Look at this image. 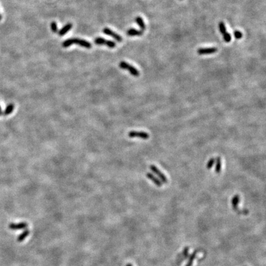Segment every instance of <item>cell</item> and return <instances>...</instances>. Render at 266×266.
I'll list each match as a JSON object with an SVG mask.
<instances>
[{
  "label": "cell",
  "instance_id": "cell-1",
  "mask_svg": "<svg viewBox=\"0 0 266 266\" xmlns=\"http://www.w3.org/2000/svg\"><path fill=\"white\" fill-rule=\"evenodd\" d=\"M73 44H77L79 46L89 49L92 47L91 42H89L79 38H70L67 39L62 42V46L63 47H68Z\"/></svg>",
  "mask_w": 266,
  "mask_h": 266
},
{
  "label": "cell",
  "instance_id": "cell-2",
  "mask_svg": "<svg viewBox=\"0 0 266 266\" xmlns=\"http://www.w3.org/2000/svg\"><path fill=\"white\" fill-rule=\"evenodd\" d=\"M119 67L123 69V70H126L128 71L130 73L131 75L132 76L137 77L140 75V72L136 68L132 66L130 64V63H127L125 61L121 62L119 64Z\"/></svg>",
  "mask_w": 266,
  "mask_h": 266
},
{
  "label": "cell",
  "instance_id": "cell-3",
  "mask_svg": "<svg viewBox=\"0 0 266 266\" xmlns=\"http://www.w3.org/2000/svg\"><path fill=\"white\" fill-rule=\"evenodd\" d=\"M150 169L153 173H155L159 178V179L161 180L162 183H164V184L168 183V180L166 177V175H164L156 166L153 165V164H152V165L150 166Z\"/></svg>",
  "mask_w": 266,
  "mask_h": 266
},
{
  "label": "cell",
  "instance_id": "cell-4",
  "mask_svg": "<svg viewBox=\"0 0 266 266\" xmlns=\"http://www.w3.org/2000/svg\"><path fill=\"white\" fill-rule=\"evenodd\" d=\"M128 136L130 138H134L138 137L141 138L143 140H147L149 138L150 136L146 132L143 131H132L128 133Z\"/></svg>",
  "mask_w": 266,
  "mask_h": 266
},
{
  "label": "cell",
  "instance_id": "cell-5",
  "mask_svg": "<svg viewBox=\"0 0 266 266\" xmlns=\"http://www.w3.org/2000/svg\"><path fill=\"white\" fill-rule=\"evenodd\" d=\"M94 42L97 45H106L107 46L109 47L110 48H114L116 46V43L114 41H110V40H106L103 38H96L94 40Z\"/></svg>",
  "mask_w": 266,
  "mask_h": 266
},
{
  "label": "cell",
  "instance_id": "cell-6",
  "mask_svg": "<svg viewBox=\"0 0 266 266\" xmlns=\"http://www.w3.org/2000/svg\"><path fill=\"white\" fill-rule=\"evenodd\" d=\"M217 51V48L215 47H205V48H199L197 50V53L199 55H206L213 54Z\"/></svg>",
  "mask_w": 266,
  "mask_h": 266
},
{
  "label": "cell",
  "instance_id": "cell-7",
  "mask_svg": "<svg viewBox=\"0 0 266 266\" xmlns=\"http://www.w3.org/2000/svg\"><path fill=\"white\" fill-rule=\"evenodd\" d=\"M103 32L105 34V35H109V36H110L112 37V38H114L115 40H116L117 41H118V42H121L122 40H123V39H122V37L119 35L118 34H117L116 33L114 32V31H113L111 30H110V29L109 28H105L103 29L102 30Z\"/></svg>",
  "mask_w": 266,
  "mask_h": 266
},
{
  "label": "cell",
  "instance_id": "cell-8",
  "mask_svg": "<svg viewBox=\"0 0 266 266\" xmlns=\"http://www.w3.org/2000/svg\"><path fill=\"white\" fill-rule=\"evenodd\" d=\"M28 224L27 223H26L25 222H20L18 223V224H15V223H11L9 225V228L10 230H21L23 229V228H25L27 227Z\"/></svg>",
  "mask_w": 266,
  "mask_h": 266
},
{
  "label": "cell",
  "instance_id": "cell-9",
  "mask_svg": "<svg viewBox=\"0 0 266 266\" xmlns=\"http://www.w3.org/2000/svg\"><path fill=\"white\" fill-rule=\"evenodd\" d=\"M146 177L148 179H150L152 182H153L154 184L156 185L157 186H158V187H162V186L163 183L162 182L161 180H159V179H158L157 178H156L152 173H147L146 174Z\"/></svg>",
  "mask_w": 266,
  "mask_h": 266
},
{
  "label": "cell",
  "instance_id": "cell-10",
  "mask_svg": "<svg viewBox=\"0 0 266 266\" xmlns=\"http://www.w3.org/2000/svg\"><path fill=\"white\" fill-rule=\"evenodd\" d=\"M127 36H142L143 35V31L138 30L135 29H130L126 31Z\"/></svg>",
  "mask_w": 266,
  "mask_h": 266
},
{
  "label": "cell",
  "instance_id": "cell-11",
  "mask_svg": "<svg viewBox=\"0 0 266 266\" xmlns=\"http://www.w3.org/2000/svg\"><path fill=\"white\" fill-rule=\"evenodd\" d=\"M72 26H73V25L71 23H68V24H66L64 26H63V27H62L59 30V31H58V35H60V36L65 35L68 31H70L72 29Z\"/></svg>",
  "mask_w": 266,
  "mask_h": 266
},
{
  "label": "cell",
  "instance_id": "cell-12",
  "mask_svg": "<svg viewBox=\"0 0 266 266\" xmlns=\"http://www.w3.org/2000/svg\"><path fill=\"white\" fill-rule=\"evenodd\" d=\"M216 166H215V172L217 174L220 173L222 168V161L220 157H217L215 159Z\"/></svg>",
  "mask_w": 266,
  "mask_h": 266
},
{
  "label": "cell",
  "instance_id": "cell-13",
  "mask_svg": "<svg viewBox=\"0 0 266 266\" xmlns=\"http://www.w3.org/2000/svg\"><path fill=\"white\" fill-rule=\"evenodd\" d=\"M239 202H240V196L238 195H235L232 200V205L233 209L235 211L238 210V206Z\"/></svg>",
  "mask_w": 266,
  "mask_h": 266
},
{
  "label": "cell",
  "instance_id": "cell-14",
  "mask_svg": "<svg viewBox=\"0 0 266 266\" xmlns=\"http://www.w3.org/2000/svg\"><path fill=\"white\" fill-rule=\"evenodd\" d=\"M14 110V105L13 104H10L7 106V107L6 109L4 110V111H3L2 116H7L10 114H11L13 113V111Z\"/></svg>",
  "mask_w": 266,
  "mask_h": 266
},
{
  "label": "cell",
  "instance_id": "cell-15",
  "mask_svg": "<svg viewBox=\"0 0 266 266\" xmlns=\"http://www.w3.org/2000/svg\"><path fill=\"white\" fill-rule=\"evenodd\" d=\"M30 233V230L28 229H25L22 233L20 234V235L18 236L17 240L18 242H22L25 239L28 237Z\"/></svg>",
  "mask_w": 266,
  "mask_h": 266
},
{
  "label": "cell",
  "instance_id": "cell-16",
  "mask_svg": "<svg viewBox=\"0 0 266 266\" xmlns=\"http://www.w3.org/2000/svg\"><path fill=\"white\" fill-rule=\"evenodd\" d=\"M135 20H136V22L137 23V24L139 26V27L141 28L142 31L146 30V24H145L144 22H143V19L141 17L137 16Z\"/></svg>",
  "mask_w": 266,
  "mask_h": 266
},
{
  "label": "cell",
  "instance_id": "cell-17",
  "mask_svg": "<svg viewBox=\"0 0 266 266\" xmlns=\"http://www.w3.org/2000/svg\"><path fill=\"white\" fill-rule=\"evenodd\" d=\"M196 253H197V251H195L192 254H191V256L189 258V261L187 262V264H186L185 266H192L194 260V259L195 258Z\"/></svg>",
  "mask_w": 266,
  "mask_h": 266
},
{
  "label": "cell",
  "instance_id": "cell-18",
  "mask_svg": "<svg viewBox=\"0 0 266 266\" xmlns=\"http://www.w3.org/2000/svg\"><path fill=\"white\" fill-rule=\"evenodd\" d=\"M215 163V158H211L210 159H209V161L208 162V163H207L206 164V168L207 169H211L212 168V167L214 166V164Z\"/></svg>",
  "mask_w": 266,
  "mask_h": 266
},
{
  "label": "cell",
  "instance_id": "cell-19",
  "mask_svg": "<svg viewBox=\"0 0 266 266\" xmlns=\"http://www.w3.org/2000/svg\"><path fill=\"white\" fill-rule=\"evenodd\" d=\"M219 31H220L221 33L222 34V35L224 33H225L226 32H227L226 25H225L224 23L223 22H220L219 23Z\"/></svg>",
  "mask_w": 266,
  "mask_h": 266
},
{
  "label": "cell",
  "instance_id": "cell-20",
  "mask_svg": "<svg viewBox=\"0 0 266 266\" xmlns=\"http://www.w3.org/2000/svg\"><path fill=\"white\" fill-rule=\"evenodd\" d=\"M223 38H224V40L225 42H230V41L232 40L231 35L229 33L226 32L225 33L223 34Z\"/></svg>",
  "mask_w": 266,
  "mask_h": 266
},
{
  "label": "cell",
  "instance_id": "cell-21",
  "mask_svg": "<svg viewBox=\"0 0 266 266\" xmlns=\"http://www.w3.org/2000/svg\"><path fill=\"white\" fill-rule=\"evenodd\" d=\"M233 35H234V37H235V38L237 40H240L243 37V33L241 32L240 31H238V30L234 31Z\"/></svg>",
  "mask_w": 266,
  "mask_h": 266
},
{
  "label": "cell",
  "instance_id": "cell-22",
  "mask_svg": "<svg viewBox=\"0 0 266 266\" xmlns=\"http://www.w3.org/2000/svg\"><path fill=\"white\" fill-rule=\"evenodd\" d=\"M51 28L52 31V32L57 33V26L56 22H52L51 24Z\"/></svg>",
  "mask_w": 266,
  "mask_h": 266
},
{
  "label": "cell",
  "instance_id": "cell-23",
  "mask_svg": "<svg viewBox=\"0 0 266 266\" xmlns=\"http://www.w3.org/2000/svg\"><path fill=\"white\" fill-rule=\"evenodd\" d=\"M2 114H3V111H2V110H1V106H0V116H2Z\"/></svg>",
  "mask_w": 266,
  "mask_h": 266
},
{
  "label": "cell",
  "instance_id": "cell-24",
  "mask_svg": "<svg viewBox=\"0 0 266 266\" xmlns=\"http://www.w3.org/2000/svg\"><path fill=\"white\" fill-rule=\"evenodd\" d=\"M126 266H132V265L131 264H127L126 265Z\"/></svg>",
  "mask_w": 266,
  "mask_h": 266
},
{
  "label": "cell",
  "instance_id": "cell-25",
  "mask_svg": "<svg viewBox=\"0 0 266 266\" xmlns=\"http://www.w3.org/2000/svg\"><path fill=\"white\" fill-rule=\"evenodd\" d=\"M2 19V16H1V14H0V20H1Z\"/></svg>",
  "mask_w": 266,
  "mask_h": 266
}]
</instances>
